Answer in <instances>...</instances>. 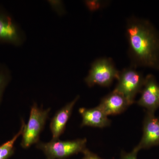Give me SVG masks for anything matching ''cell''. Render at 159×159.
Returning a JSON list of instances; mask_svg holds the SVG:
<instances>
[{"instance_id":"cell-13","label":"cell","mask_w":159,"mask_h":159,"mask_svg":"<svg viewBox=\"0 0 159 159\" xmlns=\"http://www.w3.org/2000/svg\"><path fill=\"white\" fill-rule=\"evenodd\" d=\"M11 80V74L9 68L0 63V105L2 100L4 92Z\"/></svg>"},{"instance_id":"cell-6","label":"cell","mask_w":159,"mask_h":159,"mask_svg":"<svg viewBox=\"0 0 159 159\" xmlns=\"http://www.w3.org/2000/svg\"><path fill=\"white\" fill-rule=\"evenodd\" d=\"M24 40L20 28L9 12L0 6V43L21 45Z\"/></svg>"},{"instance_id":"cell-17","label":"cell","mask_w":159,"mask_h":159,"mask_svg":"<svg viewBox=\"0 0 159 159\" xmlns=\"http://www.w3.org/2000/svg\"><path fill=\"white\" fill-rule=\"evenodd\" d=\"M83 154H84V157L82 159H103L99 157L96 154L93 153L88 148L84 152Z\"/></svg>"},{"instance_id":"cell-11","label":"cell","mask_w":159,"mask_h":159,"mask_svg":"<svg viewBox=\"0 0 159 159\" xmlns=\"http://www.w3.org/2000/svg\"><path fill=\"white\" fill-rule=\"evenodd\" d=\"M79 112L82 118L81 127L88 126L102 128L110 125L111 120L98 106L92 108L81 107Z\"/></svg>"},{"instance_id":"cell-8","label":"cell","mask_w":159,"mask_h":159,"mask_svg":"<svg viewBox=\"0 0 159 159\" xmlns=\"http://www.w3.org/2000/svg\"><path fill=\"white\" fill-rule=\"evenodd\" d=\"M159 145V118L147 112L143 123V134L139 145L134 148L139 152L142 149Z\"/></svg>"},{"instance_id":"cell-3","label":"cell","mask_w":159,"mask_h":159,"mask_svg":"<svg viewBox=\"0 0 159 159\" xmlns=\"http://www.w3.org/2000/svg\"><path fill=\"white\" fill-rule=\"evenodd\" d=\"M50 111L51 108L43 109L35 102L32 106L29 121L25 124L22 134L20 145L23 148H29L39 142L40 134L43 129Z\"/></svg>"},{"instance_id":"cell-5","label":"cell","mask_w":159,"mask_h":159,"mask_svg":"<svg viewBox=\"0 0 159 159\" xmlns=\"http://www.w3.org/2000/svg\"><path fill=\"white\" fill-rule=\"evenodd\" d=\"M145 78L136 67L131 66L119 72L116 86L114 90L122 94L131 105L138 93H141Z\"/></svg>"},{"instance_id":"cell-14","label":"cell","mask_w":159,"mask_h":159,"mask_svg":"<svg viewBox=\"0 0 159 159\" xmlns=\"http://www.w3.org/2000/svg\"><path fill=\"white\" fill-rule=\"evenodd\" d=\"M138 153V152L134 149L130 152H126L125 151H122L121 153L120 159H137Z\"/></svg>"},{"instance_id":"cell-12","label":"cell","mask_w":159,"mask_h":159,"mask_svg":"<svg viewBox=\"0 0 159 159\" xmlns=\"http://www.w3.org/2000/svg\"><path fill=\"white\" fill-rule=\"evenodd\" d=\"M25 121L21 120V125L20 130L11 139L0 145V159H9L15 152V144L16 140L22 134L25 128Z\"/></svg>"},{"instance_id":"cell-16","label":"cell","mask_w":159,"mask_h":159,"mask_svg":"<svg viewBox=\"0 0 159 159\" xmlns=\"http://www.w3.org/2000/svg\"><path fill=\"white\" fill-rule=\"evenodd\" d=\"M50 2L51 3V6L56 10L57 13H59V15L63 14L64 11L61 2L53 1L52 2Z\"/></svg>"},{"instance_id":"cell-9","label":"cell","mask_w":159,"mask_h":159,"mask_svg":"<svg viewBox=\"0 0 159 159\" xmlns=\"http://www.w3.org/2000/svg\"><path fill=\"white\" fill-rule=\"evenodd\" d=\"M79 98V96L75 97L74 100L57 111L52 118L50 127L53 140L59 139V137L63 133L74 106Z\"/></svg>"},{"instance_id":"cell-2","label":"cell","mask_w":159,"mask_h":159,"mask_svg":"<svg viewBox=\"0 0 159 159\" xmlns=\"http://www.w3.org/2000/svg\"><path fill=\"white\" fill-rule=\"evenodd\" d=\"M87 139H77L72 141L53 140L49 142H39L36 148L43 152L47 159H66L87 149Z\"/></svg>"},{"instance_id":"cell-10","label":"cell","mask_w":159,"mask_h":159,"mask_svg":"<svg viewBox=\"0 0 159 159\" xmlns=\"http://www.w3.org/2000/svg\"><path fill=\"white\" fill-rule=\"evenodd\" d=\"M130 105L122 94L114 90L102 98L98 106L108 116L121 114Z\"/></svg>"},{"instance_id":"cell-15","label":"cell","mask_w":159,"mask_h":159,"mask_svg":"<svg viewBox=\"0 0 159 159\" xmlns=\"http://www.w3.org/2000/svg\"><path fill=\"white\" fill-rule=\"evenodd\" d=\"M86 3L87 6L91 11L97 10L101 6V2L99 1H88Z\"/></svg>"},{"instance_id":"cell-1","label":"cell","mask_w":159,"mask_h":159,"mask_svg":"<svg viewBox=\"0 0 159 159\" xmlns=\"http://www.w3.org/2000/svg\"><path fill=\"white\" fill-rule=\"evenodd\" d=\"M126 34L131 66L159 70V35L152 24L130 17L127 20Z\"/></svg>"},{"instance_id":"cell-7","label":"cell","mask_w":159,"mask_h":159,"mask_svg":"<svg viewBox=\"0 0 159 159\" xmlns=\"http://www.w3.org/2000/svg\"><path fill=\"white\" fill-rule=\"evenodd\" d=\"M140 93L138 105L146 109L147 112L154 114L159 107V84L153 75L149 74L145 77Z\"/></svg>"},{"instance_id":"cell-4","label":"cell","mask_w":159,"mask_h":159,"mask_svg":"<svg viewBox=\"0 0 159 159\" xmlns=\"http://www.w3.org/2000/svg\"><path fill=\"white\" fill-rule=\"evenodd\" d=\"M119 72L111 58H99L92 64L84 81L90 87L96 85L108 87L118 79Z\"/></svg>"}]
</instances>
